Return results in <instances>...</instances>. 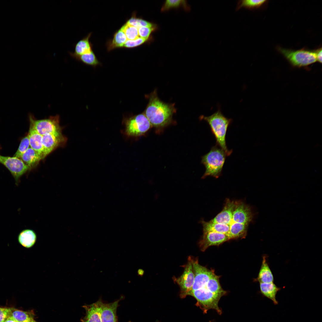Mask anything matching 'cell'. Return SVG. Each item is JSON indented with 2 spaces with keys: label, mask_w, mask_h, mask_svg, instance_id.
<instances>
[{
  "label": "cell",
  "mask_w": 322,
  "mask_h": 322,
  "mask_svg": "<svg viewBox=\"0 0 322 322\" xmlns=\"http://www.w3.org/2000/svg\"><path fill=\"white\" fill-rule=\"evenodd\" d=\"M175 111L174 105L160 100L156 91L154 90L149 95L148 103L143 113L152 126L161 128L171 123L173 115Z\"/></svg>",
  "instance_id": "6da1fadb"
},
{
  "label": "cell",
  "mask_w": 322,
  "mask_h": 322,
  "mask_svg": "<svg viewBox=\"0 0 322 322\" xmlns=\"http://www.w3.org/2000/svg\"><path fill=\"white\" fill-rule=\"evenodd\" d=\"M200 119L206 121L210 126L212 134L216 140V145L230 155L232 150H229L226 142V136L228 127L232 122V119L225 117L222 113L220 107L218 110L208 116L202 115Z\"/></svg>",
  "instance_id": "7a4b0ae2"
},
{
  "label": "cell",
  "mask_w": 322,
  "mask_h": 322,
  "mask_svg": "<svg viewBox=\"0 0 322 322\" xmlns=\"http://www.w3.org/2000/svg\"><path fill=\"white\" fill-rule=\"evenodd\" d=\"M227 156L226 153L216 145L212 147L202 157L201 162L205 168L202 178L208 176L218 178L221 174Z\"/></svg>",
  "instance_id": "3957f363"
},
{
  "label": "cell",
  "mask_w": 322,
  "mask_h": 322,
  "mask_svg": "<svg viewBox=\"0 0 322 322\" xmlns=\"http://www.w3.org/2000/svg\"><path fill=\"white\" fill-rule=\"evenodd\" d=\"M123 123L124 133L129 137L140 136L145 134L152 126L144 113L124 117Z\"/></svg>",
  "instance_id": "277c9868"
},
{
  "label": "cell",
  "mask_w": 322,
  "mask_h": 322,
  "mask_svg": "<svg viewBox=\"0 0 322 322\" xmlns=\"http://www.w3.org/2000/svg\"><path fill=\"white\" fill-rule=\"evenodd\" d=\"M278 50L295 66H306L317 61L315 50L311 51L304 49L294 50L281 47H278Z\"/></svg>",
  "instance_id": "5b68a950"
},
{
  "label": "cell",
  "mask_w": 322,
  "mask_h": 322,
  "mask_svg": "<svg viewBox=\"0 0 322 322\" xmlns=\"http://www.w3.org/2000/svg\"><path fill=\"white\" fill-rule=\"evenodd\" d=\"M30 122L35 130L42 136L61 131L60 117L58 115L50 116L48 118L37 120L32 114H29Z\"/></svg>",
  "instance_id": "8992f818"
},
{
  "label": "cell",
  "mask_w": 322,
  "mask_h": 322,
  "mask_svg": "<svg viewBox=\"0 0 322 322\" xmlns=\"http://www.w3.org/2000/svg\"><path fill=\"white\" fill-rule=\"evenodd\" d=\"M184 267L182 275L177 278L174 277L173 279L180 287V296L181 298H185L188 295L194 283V275L191 256L189 257L187 263Z\"/></svg>",
  "instance_id": "52a82bcc"
},
{
  "label": "cell",
  "mask_w": 322,
  "mask_h": 322,
  "mask_svg": "<svg viewBox=\"0 0 322 322\" xmlns=\"http://www.w3.org/2000/svg\"><path fill=\"white\" fill-rule=\"evenodd\" d=\"M0 163L4 165L13 177L18 184L20 178L28 170L29 168L20 158L15 157L0 155Z\"/></svg>",
  "instance_id": "ba28073f"
},
{
  "label": "cell",
  "mask_w": 322,
  "mask_h": 322,
  "mask_svg": "<svg viewBox=\"0 0 322 322\" xmlns=\"http://www.w3.org/2000/svg\"><path fill=\"white\" fill-rule=\"evenodd\" d=\"M192 262L194 279L191 291L206 287L209 279L214 273L213 270L200 265L198 259L192 258Z\"/></svg>",
  "instance_id": "9c48e42d"
},
{
  "label": "cell",
  "mask_w": 322,
  "mask_h": 322,
  "mask_svg": "<svg viewBox=\"0 0 322 322\" xmlns=\"http://www.w3.org/2000/svg\"><path fill=\"white\" fill-rule=\"evenodd\" d=\"M253 216L251 210L249 206L242 202L237 201L229 226L230 227L235 223L248 225L252 220Z\"/></svg>",
  "instance_id": "30bf717a"
},
{
  "label": "cell",
  "mask_w": 322,
  "mask_h": 322,
  "mask_svg": "<svg viewBox=\"0 0 322 322\" xmlns=\"http://www.w3.org/2000/svg\"><path fill=\"white\" fill-rule=\"evenodd\" d=\"M203 233L199 243L200 250L202 251L210 246L219 245L230 240L227 235L223 233L210 231Z\"/></svg>",
  "instance_id": "8fae6325"
},
{
  "label": "cell",
  "mask_w": 322,
  "mask_h": 322,
  "mask_svg": "<svg viewBox=\"0 0 322 322\" xmlns=\"http://www.w3.org/2000/svg\"><path fill=\"white\" fill-rule=\"evenodd\" d=\"M65 139L61 131L42 135V143L45 156L64 141Z\"/></svg>",
  "instance_id": "7c38bea8"
},
{
  "label": "cell",
  "mask_w": 322,
  "mask_h": 322,
  "mask_svg": "<svg viewBox=\"0 0 322 322\" xmlns=\"http://www.w3.org/2000/svg\"><path fill=\"white\" fill-rule=\"evenodd\" d=\"M237 201L227 199L222 210L210 222L215 223L224 224L229 226Z\"/></svg>",
  "instance_id": "4fadbf2b"
},
{
  "label": "cell",
  "mask_w": 322,
  "mask_h": 322,
  "mask_svg": "<svg viewBox=\"0 0 322 322\" xmlns=\"http://www.w3.org/2000/svg\"><path fill=\"white\" fill-rule=\"evenodd\" d=\"M28 136L30 147L36 152L42 158L45 156L42 143V136L34 129L32 125L30 123Z\"/></svg>",
  "instance_id": "5bb4252c"
},
{
  "label": "cell",
  "mask_w": 322,
  "mask_h": 322,
  "mask_svg": "<svg viewBox=\"0 0 322 322\" xmlns=\"http://www.w3.org/2000/svg\"><path fill=\"white\" fill-rule=\"evenodd\" d=\"M119 300L109 304L102 303L100 311L101 322H117L116 311Z\"/></svg>",
  "instance_id": "9a60e30c"
},
{
  "label": "cell",
  "mask_w": 322,
  "mask_h": 322,
  "mask_svg": "<svg viewBox=\"0 0 322 322\" xmlns=\"http://www.w3.org/2000/svg\"><path fill=\"white\" fill-rule=\"evenodd\" d=\"M102 303L100 300L95 303L84 306L86 311L85 322H101L100 311Z\"/></svg>",
  "instance_id": "2e32d148"
},
{
  "label": "cell",
  "mask_w": 322,
  "mask_h": 322,
  "mask_svg": "<svg viewBox=\"0 0 322 322\" xmlns=\"http://www.w3.org/2000/svg\"><path fill=\"white\" fill-rule=\"evenodd\" d=\"M267 256L264 255L261 268L256 280L259 283H270L273 282L274 278L272 271L267 262Z\"/></svg>",
  "instance_id": "e0dca14e"
},
{
  "label": "cell",
  "mask_w": 322,
  "mask_h": 322,
  "mask_svg": "<svg viewBox=\"0 0 322 322\" xmlns=\"http://www.w3.org/2000/svg\"><path fill=\"white\" fill-rule=\"evenodd\" d=\"M260 292L263 296L270 299L275 305L278 304L276 295L281 288L278 287L273 282L260 283Z\"/></svg>",
  "instance_id": "ac0fdd59"
},
{
  "label": "cell",
  "mask_w": 322,
  "mask_h": 322,
  "mask_svg": "<svg viewBox=\"0 0 322 322\" xmlns=\"http://www.w3.org/2000/svg\"><path fill=\"white\" fill-rule=\"evenodd\" d=\"M37 236L35 232L33 230L26 229L22 230L18 236L19 243L23 247L30 248L35 244Z\"/></svg>",
  "instance_id": "d6986e66"
},
{
  "label": "cell",
  "mask_w": 322,
  "mask_h": 322,
  "mask_svg": "<svg viewBox=\"0 0 322 322\" xmlns=\"http://www.w3.org/2000/svg\"><path fill=\"white\" fill-rule=\"evenodd\" d=\"M92 33L78 41L74 44V51L72 53L76 55L89 53L93 50L92 45L89 41Z\"/></svg>",
  "instance_id": "ffe728a7"
},
{
  "label": "cell",
  "mask_w": 322,
  "mask_h": 322,
  "mask_svg": "<svg viewBox=\"0 0 322 322\" xmlns=\"http://www.w3.org/2000/svg\"><path fill=\"white\" fill-rule=\"evenodd\" d=\"M201 222L202 225L203 233L208 232H214L223 233L228 236L230 227L227 225L219 223L207 222L202 220Z\"/></svg>",
  "instance_id": "44dd1931"
},
{
  "label": "cell",
  "mask_w": 322,
  "mask_h": 322,
  "mask_svg": "<svg viewBox=\"0 0 322 322\" xmlns=\"http://www.w3.org/2000/svg\"><path fill=\"white\" fill-rule=\"evenodd\" d=\"M30 169L42 159L35 150L30 147L19 158Z\"/></svg>",
  "instance_id": "7402d4cb"
},
{
  "label": "cell",
  "mask_w": 322,
  "mask_h": 322,
  "mask_svg": "<svg viewBox=\"0 0 322 322\" xmlns=\"http://www.w3.org/2000/svg\"><path fill=\"white\" fill-rule=\"evenodd\" d=\"M68 53L71 57L75 60L86 65L95 67L101 64L93 51L89 53L81 55H76L70 52H69Z\"/></svg>",
  "instance_id": "603a6c76"
},
{
  "label": "cell",
  "mask_w": 322,
  "mask_h": 322,
  "mask_svg": "<svg viewBox=\"0 0 322 322\" xmlns=\"http://www.w3.org/2000/svg\"><path fill=\"white\" fill-rule=\"evenodd\" d=\"M127 40L125 33L120 29L114 33L112 39L108 42V50L110 51L116 48L123 47Z\"/></svg>",
  "instance_id": "cb8c5ba5"
},
{
  "label": "cell",
  "mask_w": 322,
  "mask_h": 322,
  "mask_svg": "<svg viewBox=\"0 0 322 322\" xmlns=\"http://www.w3.org/2000/svg\"><path fill=\"white\" fill-rule=\"evenodd\" d=\"M206 288L210 291L222 296L227 292L222 288L219 282V276L214 273L209 279L206 285Z\"/></svg>",
  "instance_id": "d4e9b609"
},
{
  "label": "cell",
  "mask_w": 322,
  "mask_h": 322,
  "mask_svg": "<svg viewBox=\"0 0 322 322\" xmlns=\"http://www.w3.org/2000/svg\"><path fill=\"white\" fill-rule=\"evenodd\" d=\"M267 1L266 0H243L238 1L236 10L238 11L242 8L250 10L258 8Z\"/></svg>",
  "instance_id": "484cf974"
},
{
  "label": "cell",
  "mask_w": 322,
  "mask_h": 322,
  "mask_svg": "<svg viewBox=\"0 0 322 322\" xmlns=\"http://www.w3.org/2000/svg\"><path fill=\"white\" fill-rule=\"evenodd\" d=\"M10 316L17 322H31L34 320L29 312L14 308H10Z\"/></svg>",
  "instance_id": "4316f807"
},
{
  "label": "cell",
  "mask_w": 322,
  "mask_h": 322,
  "mask_svg": "<svg viewBox=\"0 0 322 322\" xmlns=\"http://www.w3.org/2000/svg\"><path fill=\"white\" fill-rule=\"evenodd\" d=\"M120 29L124 32L128 40H134L140 37L138 29L126 23Z\"/></svg>",
  "instance_id": "83f0119b"
},
{
  "label": "cell",
  "mask_w": 322,
  "mask_h": 322,
  "mask_svg": "<svg viewBox=\"0 0 322 322\" xmlns=\"http://www.w3.org/2000/svg\"><path fill=\"white\" fill-rule=\"evenodd\" d=\"M182 7L185 9L188 8L186 1L181 0H168L165 1L162 8V11H167L173 8Z\"/></svg>",
  "instance_id": "f1b7e54d"
},
{
  "label": "cell",
  "mask_w": 322,
  "mask_h": 322,
  "mask_svg": "<svg viewBox=\"0 0 322 322\" xmlns=\"http://www.w3.org/2000/svg\"><path fill=\"white\" fill-rule=\"evenodd\" d=\"M30 147L29 139L27 135L21 140L19 147L13 157L19 158Z\"/></svg>",
  "instance_id": "f546056e"
},
{
  "label": "cell",
  "mask_w": 322,
  "mask_h": 322,
  "mask_svg": "<svg viewBox=\"0 0 322 322\" xmlns=\"http://www.w3.org/2000/svg\"><path fill=\"white\" fill-rule=\"evenodd\" d=\"M148 39L140 37L134 40H127L123 46V47L133 48L139 46L147 42Z\"/></svg>",
  "instance_id": "4dcf8cb0"
},
{
  "label": "cell",
  "mask_w": 322,
  "mask_h": 322,
  "mask_svg": "<svg viewBox=\"0 0 322 322\" xmlns=\"http://www.w3.org/2000/svg\"><path fill=\"white\" fill-rule=\"evenodd\" d=\"M157 27H141L138 29V33L140 37L148 39L151 33L156 29Z\"/></svg>",
  "instance_id": "1f68e13d"
},
{
  "label": "cell",
  "mask_w": 322,
  "mask_h": 322,
  "mask_svg": "<svg viewBox=\"0 0 322 322\" xmlns=\"http://www.w3.org/2000/svg\"><path fill=\"white\" fill-rule=\"evenodd\" d=\"M10 308L0 307V322H4L10 316Z\"/></svg>",
  "instance_id": "d6a6232c"
},
{
  "label": "cell",
  "mask_w": 322,
  "mask_h": 322,
  "mask_svg": "<svg viewBox=\"0 0 322 322\" xmlns=\"http://www.w3.org/2000/svg\"><path fill=\"white\" fill-rule=\"evenodd\" d=\"M322 48H319L315 50L317 61L322 63Z\"/></svg>",
  "instance_id": "836d02e7"
},
{
  "label": "cell",
  "mask_w": 322,
  "mask_h": 322,
  "mask_svg": "<svg viewBox=\"0 0 322 322\" xmlns=\"http://www.w3.org/2000/svg\"><path fill=\"white\" fill-rule=\"evenodd\" d=\"M4 322H17L11 316H9Z\"/></svg>",
  "instance_id": "e575fe53"
},
{
  "label": "cell",
  "mask_w": 322,
  "mask_h": 322,
  "mask_svg": "<svg viewBox=\"0 0 322 322\" xmlns=\"http://www.w3.org/2000/svg\"><path fill=\"white\" fill-rule=\"evenodd\" d=\"M143 271L142 269H139L138 270L137 273L138 275H142L143 274Z\"/></svg>",
  "instance_id": "d590c367"
},
{
  "label": "cell",
  "mask_w": 322,
  "mask_h": 322,
  "mask_svg": "<svg viewBox=\"0 0 322 322\" xmlns=\"http://www.w3.org/2000/svg\"><path fill=\"white\" fill-rule=\"evenodd\" d=\"M31 322H36L34 320L32 321Z\"/></svg>",
  "instance_id": "8d00e7d4"
},
{
  "label": "cell",
  "mask_w": 322,
  "mask_h": 322,
  "mask_svg": "<svg viewBox=\"0 0 322 322\" xmlns=\"http://www.w3.org/2000/svg\"><path fill=\"white\" fill-rule=\"evenodd\" d=\"M210 322H211V321H210Z\"/></svg>",
  "instance_id": "74e56055"
}]
</instances>
